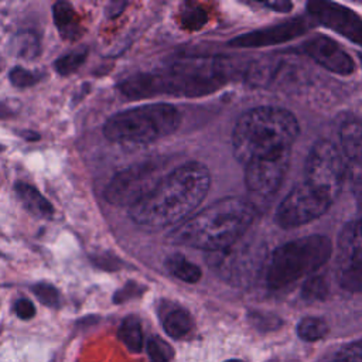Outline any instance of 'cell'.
<instances>
[{
    "instance_id": "6da1fadb",
    "label": "cell",
    "mask_w": 362,
    "mask_h": 362,
    "mask_svg": "<svg viewBox=\"0 0 362 362\" xmlns=\"http://www.w3.org/2000/svg\"><path fill=\"white\" fill-rule=\"evenodd\" d=\"M209 187L208 168L198 161L185 163L167 173L148 195L130 206L129 216L153 230L181 223L205 199Z\"/></svg>"
},
{
    "instance_id": "7a4b0ae2",
    "label": "cell",
    "mask_w": 362,
    "mask_h": 362,
    "mask_svg": "<svg viewBox=\"0 0 362 362\" xmlns=\"http://www.w3.org/2000/svg\"><path fill=\"white\" fill-rule=\"evenodd\" d=\"M255 219L253 205L240 197H226L182 221L168 235L173 245L209 252L233 246Z\"/></svg>"
},
{
    "instance_id": "3957f363",
    "label": "cell",
    "mask_w": 362,
    "mask_h": 362,
    "mask_svg": "<svg viewBox=\"0 0 362 362\" xmlns=\"http://www.w3.org/2000/svg\"><path fill=\"white\" fill-rule=\"evenodd\" d=\"M226 81V71L219 59L192 58L178 61L164 71L132 75L119 83V89L129 99L158 95L204 96L218 90Z\"/></svg>"
},
{
    "instance_id": "277c9868",
    "label": "cell",
    "mask_w": 362,
    "mask_h": 362,
    "mask_svg": "<svg viewBox=\"0 0 362 362\" xmlns=\"http://www.w3.org/2000/svg\"><path fill=\"white\" fill-rule=\"evenodd\" d=\"M300 132L296 116L283 107L259 106L245 112L232 133L236 160L246 165L252 161L291 153Z\"/></svg>"
},
{
    "instance_id": "5b68a950",
    "label": "cell",
    "mask_w": 362,
    "mask_h": 362,
    "mask_svg": "<svg viewBox=\"0 0 362 362\" xmlns=\"http://www.w3.org/2000/svg\"><path fill=\"white\" fill-rule=\"evenodd\" d=\"M181 122L180 112L170 103H148L115 113L103 133L120 144H147L174 133Z\"/></svg>"
},
{
    "instance_id": "8992f818",
    "label": "cell",
    "mask_w": 362,
    "mask_h": 362,
    "mask_svg": "<svg viewBox=\"0 0 362 362\" xmlns=\"http://www.w3.org/2000/svg\"><path fill=\"white\" fill-rule=\"evenodd\" d=\"M332 253L327 236L310 235L294 239L277 247L266 267V281L270 288H283L324 266Z\"/></svg>"
},
{
    "instance_id": "52a82bcc",
    "label": "cell",
    "mask_w": 362,
    "mask_h": 362,
    "mask_svg": "<svg viewBox=\"0 0 362 362\" xmlns=\"http://www.w3.org/2000/svg\"><path fill=\"white\" fill-rule=\"evenodd\" d=\"M163 161H143L119 171L105 188V199L116 206H133L148 195L163 180Z\"/></svg>"
},
{
    "instance_id": "ba28073f",
    "label": "cell",
    "mask_w": 362,
    "mask_h": 362,
    "mask_svg": "<svg viewBox=\"0 0 362 362\" xmlns=\"http://www.w3.org/2000/svg\"><path fill=\"white\" fill-rule=\"evenodd\" d=\"M346 164L338 147L329 140H318L310 148L304 167V181L332 202L341 192Z\"/></svg>"
},
{
    "instance_id": "9c48e42d",
    "label": "cell",
    "mask_w": 362,
    "mask_h": 362,
    "mask_svg": "<svg viewBox=\"0 0 362 362\" xmlns=\"http://www.w3.org/2000/svg\"><path fill=\"white\" fill-rule=\"evenodd\" d=\"M332 201L303 180L283 198L277 211L276 222L284 229L303 226L322 216Z\"/></svg>"
},
{
    "instance_id": "30bf717a",
    "label": "cell",
    "mask_w": 362,
    "mask_h": 362,
    "mask_svg": "<svg viewBox=\"0 0 362 362\" xmlns=\"http://www.w3.org/2000/svg\"><path fill=\"white\" fill-rule=\"evenodd\" d=\"M335 260L339 286L351 293L362 291V216L344 226Z\"/></svg>"
},
{
    "instance_id": "8fae6325",
    "label": "cell",
    "mask_w": 362,
    "mask_h": 362,
    "mask_svg": "<svg viewBox=\"0 0 362 362\" xmlns=\"http://www.w3.org/2000/svg\"><path fill=\"white\" fill-rule=\"evenodd\" d=\"M308 14L324 27L362 47V18L352 10L331 1H310Z\"/></svg>"
},
{
    "instance_id": "7c38bea8",
    "label": "cell",
    "mask_w": 362,
    "mask_h": 362,
    "mask_svg": "<svg viewBox=\"0 0 362 362\" xmlns=\"http://www.w3.org/2000/svg\"><path fill=\"white\" fill-rule=\"evenodd\" d=\"M290 164V153L279 154L270 158L252 161L245 165L246 187L259 195L274 192L284 180Z\"/></svg>"
},
{
    "instance_id": "4fadbf2b",
    "label": "cell",
    "mask_w": 362,
    "mask_h": 362,
    "mask_svg": "<svg viewBox=\"0 0 362 362\" xmlns=\"http://www.w3.org/2000/svg\"><path fill=\"white\" fill-rule=\"evenodd\" d=\"M303 48L317 64L337 75L346 76L355 71V62L349 54L328 37H314L308 40Z\"/></svg>"
},
{
    "instance_id": "5bb4252c",
    "label": "cell",
    "mask_w": 362,
    "mask_h": 362,
    "mask_svg": "<svg viewBox=\"0 0 362 362\" xmlns=\"http://www.w3.org/2000/svg\"><path fill=\"white\" fill-rule=\"evenodd\" d=\"M307 30H308V21L303 17H297L267 28L238 35L230 41V45L242 47V48H253V47L280 44L301 35Z\"/></svg>"
},
{
    "instance_id": "9a60e30c",
    "label": "cell",
    "mask_w": 362,
    "mask_h": 362,
    "mask_svg": "<svg viewBox=\"0 0 362 362\" xmlns=\"http://www.w3.org/2000/svg\"><path fill=\"white\" fill-rule=\"evenodd\" d=\"M341 154L344 161L354 168H362V122L356 119H346L339 127Z\"/></svg>"
},
{
    "instance_id": "2e32d148",
    "label": "cell",
    "mask_w": 362,
    "mask_h": 362,
    "mask_svg": "<svg viewBox=\"0 0 362 362\" xmlns=\"http://www.w3.org/2000/svg\"><path fill=\"white\" fill-rule=\"evenodd\" d=\"M52 17L54 24L64 40L75 41L81 37L79 18L71 3L57 1L52 6Z\"/></svg>"
},
{
    "instance_id": "e0dca14e",
    "label": "cell",
    "mask_w": 362,
    "mask_h": 362,
    "mask_svg": "<svg viewBox=\"0 0 362 362\" xmlns=\"http://www.w3.org/2000/svg\"><path fill=\"white\" fill-rule=\"evenodd\" d=\"M14 189L21 204L30 214L40 218H51L54 215V206L51 205V202L45 197H42L41 192L33 185L25 182H17L14 185Z\"/></svg>"
},
{
    "instance_id": "ac0fdd59",
    "label": "cell",
    "mask_w": 362,
    "mask_h": 362,
    "mask_svg": "<svg viewBox=\"0 0 362 362\" xmlns=\"http://www.w3.org/2000/svg\"><path fill=\"white\" fill-rule=\"evenodd\" d=\"M163 328L174 339L187 337L194 328V320L191 314L182 307L174 305L163 315Z\"/></svg>"
},
{
    "instance_id": "d6986e66",
    "label": "cell",
    "mask_w": 362,
    "mask_h": 362,
    "mask_svg": "<svg viewBox=\"0 0 362 362\" xmlns=\"http://www.w3.org/2000/svg\"><path fill=\"white\" fill-rule=\"evenodd\" d=\"M117 337L130 352L139 354L143 349L141 322L136 315H129L122 321Z\"/></svg>"
},
{
    "instance_id": "ffe728a7",
    "label": "cell",
    "mask_w": 362,
    "mask_h": 362,
    "mask_svg": "<svg viewBox=\"0 0 362 362\" xmlns=\"http://www.w3.org/2000/svg\"><path fill=\"white\" fill-rule=\"evenodd\" d=\"M165 266L173 276L185 283L192 284L201 279V269L180 253H174L170 257H167Z\"/></svg>"
},
{
    "instance_id": "44dd1931",
    "label": "cell",
    "mask_w": 362,
    "mask_h": 362,
    "mask_svg": "<svg viewBox=\"0 0 362 362\" xmlns=\"http://www.w3.org/2000/svg\"><path fill=\"white\" fill-rule=\"evenodd\" d=\"M13 48L20 58L34 59L41 51L40 38L34 31H21L13 40Z\"/></svg>"
},
{
    "instance_id": "7402d4cb",
    "label": "cell",
    "mask_w": 362,
    "mask_h": 362,
    "mask_svg": "<svg viewBox=\"0 0 362 362\" xmlns=\"http://www.w3.org/2000/svg\"><path fill=\"white\" fill-rule=\"evenodd\" d=\"M328 332V325L322 318L305 317L297 325V334L303 341L313 342L324 338Z\"/></svg>"
},
{
    "instance_id": "603a6c76",
    "label": "cell",
    "mask_w": 362,
    "mask_h": 362,
    "mask_svg": "<svg viewBox=\"0 0 362 362\" xmlns=\"http://www.w3.org/2000/svg\"><path fill=\"white\" fill-rule=\"evenodd\" d=\"M86 55H88V49L83 48V49H74L65 55H62L61 58H58L55 62H54V66H55V71L59 74V75H69L72 72H75L86 59Z\"/></svg>"
},
{
    "instance_id": "cb8c5ba5",
    "label": "cell",
    "mask_w": 362,
    "mask_h": 362,
    "mask_svg": "<svg viewBox=\"0 0 362 362\" xmlns=\"http://www.w3.org/2000/svg\"><path fill=\"white\" fill-rule=\"evenodd\" d=\"M328 294V284L324 277L321 276H313L310 277L304 286L301 296L307 301H320L324 300Z\"/></svg>"
},
{
    "instance_id": "d4e9b609",
    "label": "cell",
    "mask_w": 362,
    "mask_h": 362,
    "mask_svg": "<svg viewBox=\"0 0 362 362\" xmlns=\"http://www.w3.org/2000/svg\"><path fill=\"white\" fill-rule=\"evenodd\" d=\"M147 354L150 362H171L174 351L163 338L151 337L147 341Z\"/></svg>"
},
{
    "instance_id": "484cf974",
    "label": "cell",
    "mask_w": 362,
    "mask_h": 362,
    "mask_svg": "<svg viewBox=\"0 0 362 362\" xmlns=\"http://www.w3.org/2000/svg\"><path fill=\"white\" fill-rule=\"evenodd\" d=\"M34 296L40 300V303H42L47 307L55 308L59 305V293L58 290L49 284V283H37L31 287Z\"/></svg>"
},
{
    "instance_id": "4316f807",
    "label": "cell",
    "mask_w": 362,
    "mask_h": 362,
    "mask_svg": "<svg viewBox=\"0 0 362 362\" xmlns=\"http://www.w3.org/2000/svg\"><path fill=\"white\" fill-rule=\"evenodd\" d=\"M8 78H10V82L17 88H28V86H33L38 81L35 74L30 72L28 69L21 68V66L13 68L8 74Z\"/></svg>"
},
{
    "instance_id": "83f0119b",
    "label": "cell",
    "mask_w": 362,
    "mask_h": 362,
    "mask_svg": "<svg viewBox=\"0 0 362 362\" xmlns=\"http://www.w3.org/2000/svg\"><path fill=\"white\" fill-rule=\"evenodd\" d=\"M337 362H362V339L344 346L337 354Z\"/></svg>"
},
{
    "instance_id": "f1b7e54d",
    "label": "cell",
    "mask_w": 362,
    "mask_h": 362,
    "mask_svg": "<svg viewBox=\"0 0 362 362\" xmlns=\"http://www.w3.org/2000/svg\"><path fill=\"white\" fill-rule=\"evenodd\" d=\"M13 308L20 320H31L35 315V307L28 298H18Z\"/></svg>"
},
{
    "instance_id": "f546056e",
    "label": "cell",
    "mask_w": 362,
    "mask_h": 362,
    "mask_svg": "<svg viewBox=\"0 0 362 362\" xmlns=\"http://www.w3.org/2000/svg\"><path fill=\"white\" fill-rule=\"evenodd\" d=\"M139 288H140V287H139L137 284L129 283V284H126L122 290L116 291V294L113 296V301H115L116 304L123 303V301H127L129 298H132V297L140 294V290H139Z\"/></svg>"
},
{
    "instance_id": "4dcf8cb0",
    "label": "cell",
    "mask_w": 362,
    "mask_h": 362,
    "mask_svg": "<svg viewBox=\"0 0 362 362\" xmlns=\"http://www.w3.org/2000/svg\"><path fill=\"white\" fill-rule=\"evenodd\" d=\"M264 7L274 8L277 11H288L291 8V3L287 1H272V3H262Z\"/></svg>"
},
{
    "instance_id": "1f68e13d",
    "label": "cell",
    "mask_w": 362,
    "mask_h": 362,
    "mask_svg": "<svg viewBox=\"0 0 362 362\" xmlns=\"http://www.w3.org/2000/svg\"><path fill=\"white\" fill-rule=\"evenodd\" d=\"M226 362H242V361H239V359H229V361H226Z\"/></svg>"
},
{
    "instance_id": "d6a6232c",
    "label": "cell",
    "mask_w": 362,
    "mask_h": 362,
    "mask_svg": "<svg viewBox=\"0 0 362 362\" xmlns=\"http://www.w3.org/2000/svg\"><path fill=\"white\" fill-rule=\"evenodd\" d=\"M269 362H277V361H276V359H272V361H269Z\"/></svg>"
},
{
    "instance_id": "836d02e7",
    "label": "cell",
    "mask_w": 362,
    "mask_h": 362,
    "mask_svg": "<svg viewBox=\"0 0 362 362\" xmlns=\"http://www.w3.org/2000/svg\"><path fill=\"white\" fill-rule=\"evenodd\" d=\"M361 64H362V55H361Z\"/></svg>"
}]
</instances>
